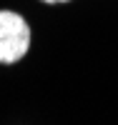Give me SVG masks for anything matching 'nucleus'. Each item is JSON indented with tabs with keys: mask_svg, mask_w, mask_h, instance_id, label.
I'll return each mask as SVG.
<instances>
[{
	"mask_svg": "<svg viewBox=\"0 0 118 125\" xmlns=\"http://www.w3.org/2000/svg\"><path fill=\"white\" fill-rule=\"evenodd\" d=\"M33 45V28L20 10L0 8V65H18Z\"/></svg>",
	"mask_w": 118,
	"mask_h": 125,
	"instance_id": "1",
	"label": "nucleus"
},
{
	"mask_svg": "<svg viewBox=\"0 0 118 125\" xmlns=\"http://www.w3.org/2000/svg\"><path fill=\"white\" fill-rule=\"evenodd\" d=\"M38 3H43V5H50V8H55V5H68V3H73V0H38Z\"/></svg>",
	"mask_w": 118,
	"mask_h": 125,
	"instance_id": "2",
	"label": "nucleus"
}]
</instances>
